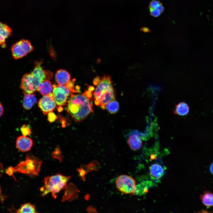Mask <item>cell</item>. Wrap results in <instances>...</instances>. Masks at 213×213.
<instances>
[{"label":"cell","mask_w":213,"mask_h":213,"mask_svg":"<svg viewBox=\"0 0 213 213\" xmlns=\"http://www.w3.org/2000/svg\"><path fill=\"white\" fill-rule=\"evenodd\" d=\"M90 99L83 93L70 96L67 101V111L76 122L81 121L93 112Z\"/></svg>","instance_id":"obj_1"},{"label":"cell","mask_w":213,"mask_h":213,"mask_svg":"<svg viewBox=\"0 0 213 213\" xmlns=\"http://www.w3.org/2000/svg\"><path fill=\"white\" fill-rule=\"evenodd\" d=\"M42 61H35L33 71L24 75L20 88L24 94L33 93L37 91L41 83L45 80H49L52 76L50 71L43 70L41 66Z\"/></svg>","instance_id":"obj_2"},{"label":"cell","mask_w":213,"mask_h":213,"mask_svg":"<svg viewBox=\"0 0 213 213\" xmlns=\"http://www.w3.org/2000/svg\"><path fill=\"white\" fill-rule=\"evenodd\" d=\"M112 83L110 76L104 75L93 93L95 104L100 105L103 109H105V106L107 103L115 100V93Z\"/></svg>","instance_id":"obj_3"},{"label":"cell","mask_w":213,"mask_h":213,"mask_svg":"<svg viewBox=\"0 0 213 213\" xmlns=\"http://www.w3.org/2000/svg\"><path fill=\"white\" fill-rule=\"evenodd\" d=\"M70 178L60 173L45 177L43 180L44 185L40 189L41 196H44L50 193L53 198H56V194L66 187Z\"/></svg>","instance_id":"obj_4"},{"label":"cell","mask_w":213,"mask_h":213,"mask_svg":"<svg viewBox=\"0 0 213 213\" xmlns=\"http://www.w3.org/2000/svg\"><path fill=\"white\" fill-rule=\"evenodd\" d=\"M42 162L33 155L28 154L25 161H21L14 167L15 171L28 175H38Z\"/></svg>","instance_id":"obj_5"},{"label":"cell","mask_w":213,"mask_h":213,"mask_svg":"<svg viewBox=\"0 0 213 213\" xmlns=\"http://www.w3.org/2000/svg\"><path fill=\"white\" fill-rule=\"evenodd\" d=\"M116 187L121 192L125 194H133L137 189L136 182L132 177L127 175L119 176L115 181Z\"/></svg>","instance_id":"obj_6"},{"label":"cell","mask_w":213,"mask_h":213,"mask_svg":"<svg viewBox=\"0 0 213 213\" xmlns=\"http://www.w3.org/2000/svg\"><path fill=\"white\" fill-rule=\"evenodd\" d=\"M53 97L57 105L62 106L67 103L68 97L72 93L77 92L75 89L69 87L66 85H53Z\"/></svg>","instance_id":"obj_7"},{"label":"cell","mask_w":213,"mask_h":213,"mask_svg":"<svg viewBox=\"0 0 213 213\" xmlns=\"http://www.w3.org/2000/svg\"><path fill=\"white\" fill-rule=\"evenodd\" d=\"M33 49L30 42L25 39L21 40L13 45L11 48L12 55L15 59L22 57Z\"/></svg>","instance_id":"obj_8"},{"label":"cell","mask_w":213,"mask_h":213,"mask_svg":"<svg viewBox=\"0 0 213 213\" xmlns=\"http://www.w3.org/2000/svg\"><path fill=\"white\" fill-rule=\"evenodd\" d=\"M56 104L53 97L52 93L49 95L43 96L39 100L38 106L44 115L53 111L56 107Z\"/></svg>","instance_id":"obj_9"},{"label":"cell","mask_w":213,"mask_h":213,"mask_svg":"<svg viewBox=\"0 0 213 213\" xmlns=\"http://www.w3.org/2000/svg\"><path fill=\"white\" fill-rule=\"evenodd\" d=\"M33 141L30 138L24 135L18 137L16 141V147L20 151L25 152L30 151L33 145Z\"/></svg>","instance_id":"obj_10"},{"label":"cell","mask_w":213,"mask_h":213,"mask_svg":"<svg viewBox=\"0 0 213 213\" xmlns=\"http://www.w3.org/2000/svg\"><path fill=\"white\" fill-rule=\"evenodd\" d=\"M70 78L69 73L64 69L57 70L55 75L56 81L59 85H66L70 81Z\"/></svg>","instance_id":"obj_11"},{"label":"cell","mask_w":213,"mask_h":213,"mask_svg":"<svg viewBox=\"0 0 213 213\" xmlns=\"http://www.w3.org/2000/svg\"><path fill=\"white\" fill-rule=\"evenodd\" d=\"M0 44L2 48L6 46L5 40L8 37L11 35L12 32L11 29L5 24L0 23Z\"/></svg>","instance_id":"obj_12"},{"label":"cell","mask_w":213,"mask_h":213,"mask_svg":"<svg viewBox=\"0 0 213 213\" xmlns=\"http://www.w3.org/2000/svg\"><path fill=\"white\" fill-rule=\"evenodd\" d=\"M53 85L49 80H45L42 82L37 91L43 96L49 95L52 93Z\"/></svg>","instance_id":"obj_13"},{"label":"cell","mask_w":213,"mask_h":213,"mask_svg":"<svg viewBox=\"0 0 213 213\" xmlns=\"http://www.w3.org/2000/svg\"><path fill=\"white\" fill-rule=\"evenodd\" d=\"M127 142L130 149L133 150L139 149L142 145V141L137 135L130 136L128 139Z\"/></svg>","instance_id":"obj_14"},{"label":"cell","mask_w":213,"mask_h":213,"mask_svg":"<svg viewBox=\"0 0 213 213\" xmlns=\"http://www.w3.org/2000/svg\"><path fill=\"white\" fill-rule=\"evenodd\" d=\"M190 107L188 104L184 102H180L175 106L174 112L180 116L187 115L189 113Z\"/></svg>","instance_id":"obj_15"},{"label":"cell","mask_w":213,"mask_h":213,"mask_svg":"<svg viewBox=\"0 0 213 213\" xmlns=\"http://www.w3.org/2000/svg\"><path fill=\"white\" fill-rule=\"evenodd\" d=\"M150 174L152 178L157 179L163 175L164 169L162 167L158 164H152L150 167Z\"/></svg>","instance_id":"obj_16"},{"label":"cell","mask_w":213,"mask_h":213,"mask_svg":"<svg viewBox=\"0 0 213 213\" xmlns=\"http://www.w3.org/2000/svg\"><path fill=\"white\" fill-rule=\"evenodd\" d=\"M36 101V98L33 93L25 94L22 102L23 107L26 110L30 109Z\"/></svg>","instance_id":"obj_17"},{"label":"cell","mask_w":213,"mask_h":213,"mask_svg":"<svg viewBox=\"0 0 213 213\" xmlns=\"http://www.w3.org/2000/svg\"><path fill=\"white\" fill-rule=\"evenodd\" d=\"M200 197L205 206L208 207L213 206V193L209 191H205L201 195Z\"/></svg>","instance_id":"obj_18"},{"label":"cell","mask_w":213,"mask_h":213,"mask_svg":"<svg viewBox=\"0 0 213 213\" xmlns=\"http://www.w3.org/2000/svg\"><path fill=\"white\" fill-rule=\"evenodd\" d=\"M16 213H38L35 206L30 203L22 205L17 210Z\"/></svg>","instance_id":"obj_19"},{"label":"cell","mask_w":213,"mask_h":213,"mask_svg":"<svg viewBox=\"0 0 213 213\" xmlns=\"http://www.w3.org/2000/svg\"><path fill=\"white\" fill-rule=\"evenodd\" d=\"M119 103L115 100L108 102L105 106V109L111 114L117 113L119 110Z\"/></svg>","instance_id":"obj_20"},{"label":"cell","mask_w":213,"mask_h":213,"mask_svg":"<svg viewBox=\"0 0 213 213\" xmlns=\"http://www.w3.org/2000/svg\"><path fill=\"white\" fill-rule=\"evenodd\" d=\"M53 158L57 159L61 161L62 158V156L59 147H56L54 151L51 154Z\"/></svg>","instance_id":"obj_21"},{"label":"cell","mask_w":213,"mask_h":213,"mask_svg":"<svg viewBox=\"0 0 213 213\" xmlns=\"http://www.w3.org/2000/svg\"><path fill=\"white\" fill-rule=\"evenodd\" d=\"M20 130L23 135H29L31 133V129L28 126L23 125L20 128Z\"/></svg>","instance_id":"obj_22"},{"label":"cell","mask_w":213,"mask_h":213,"mask_svg":"<svg viewBox=\"0 0 213 213\" xmlns=\"http://www.w3.org/2000/svg\"><path fill=\"white\" fill-rule=\"evenodd\" d=\"M57 116L52 112L48 114L47 120L50 122H54L57 119Z\"/></svg>","instance_id":"obj_23"},{"label":"cell","mask_w":213,"mask_h":213,"mask_svg":"<svg viewBox=\"0 0 213 213\" xmlns=\"http://www.w3.org/2000/svg\"><path fill=\"white\" fill-rule=\"evenodd\" d=\"M150 15L154 17H157L159 16L161 14L159 11L156 8L149 9Z\"/></svg>","instance_id":"obj_24"},{"label":"cell","mask_w":213,"mask_h":213,"mask_svg":"<svg viewBox=\"0 0 213 213\" xmlns=\"http://www.w3.org/2000/svg\"><path fill=\"white\" fill-rule=\"evenodd\" d=\"M161 2L156 0H152L151 1L149 4V9L156 8Z\"/></svg>","instance_id":"obj_25"},{"label":"cell","mask_w":213,"mask_h":213,"mask_svg":"<svg viewBox=\"0 0 213 213\" xmlns=\"http://www.w3.org/2000/svg\"><path fill=\"white\" fill-rule=\"evenodd\" d=\"M5 172L8 175L10 176H12L15 180H16L13 175L14 172H15L14 167H9L7 169Z\"/></svg>","instance_id":"obj_26"},{"label":"cell","mask_w":213,"mask_h":213,"mask_svg":"<svg viewBox=\"0 0 213 213\" xmlns=\"http://www.w3.org/2000/svg\"><path fill=\"white\" fill-rule=\"evenodd\" d=\"M101 80L99 76H96L94 78L93 80V84L96 85H97L100 81Z\"/></svg>","instance_id":"obj_27"},{"label":"cell","mask_w":213,"mask_h":213,"mask_svg":"<svg viewBox=\"0 0 213 213\" xmlns=\"http://www.w3.org/2000/svg\"><path fill=\"white\" fill-rule=\"evenodd\" d=\"M156 9H157L161 13L163 12L164 9L162 4L161 3H160Z\"/></svg>","instance_id":"obj_28"},{"label":"cell","mask_w":213,"mask_h":213,"mask_svg":"<svg viewBox=\"0 0 213 213\" xmlns=\"http://www.w3.org/2000/svg\"><path fill=\"white\" fill-rule=\"evenodd\" d=\"M141 30L145 33H149L150 32L149 29L147 27H142L141 28Z\"/></svg>","instance_id":"obj_29"},{"label":"cell","mask_w":213,"mask_h":213,"mask_svg":"<svg viewBox=\"0 0 213 213\" xmlns=\"http://www.w3.org/2000/svg\"><path fill=\"white\" fill-rule=\"evenodd\" d=\"M0 177H1L3 172L4 167H3V164L1 163H0Z\"/></svg>","instance_id":"obj_30"},{"label":"cell","mask_w":213,"mask_h":213,"mask_svg":"<svg viewBox=\"0 0 213 213\" xmlns=\"http://www.w3.org/2000/svg\"><path fill=\"white\" fill-rule=\"evenodd\" d=\"M0 116L1 117L3 114L4 112V108L2 104L0 103Z\"/></svg>","instance_id":"obj_31"},{"label":"cell","mask_w":213,"mask_h":213,"mask_svg":"<svg viewBox=\"0 0 213 213\" xmlns=\"http://www.w3.org/2000/svg\"><path fill=\"white\" fill-rule=\"evenodd\" d=\"M211 173L213 175V163L211 164L209 168Z\"/></svg>","instance_id":"obj_32"},{"label":"cell","mask_w":213,"mask_h":213,"mask_svg":"<svg viewBox=\"0 0 213 213\" xmlns=\"http://www.w3.org/2000/svg\"><path fill=\"white\" fill-rule=\"evenodd\" d=\"M196 213H211L206 210H202Z\"/></svg>","instance_id":"obj_33"}]
</instances>
